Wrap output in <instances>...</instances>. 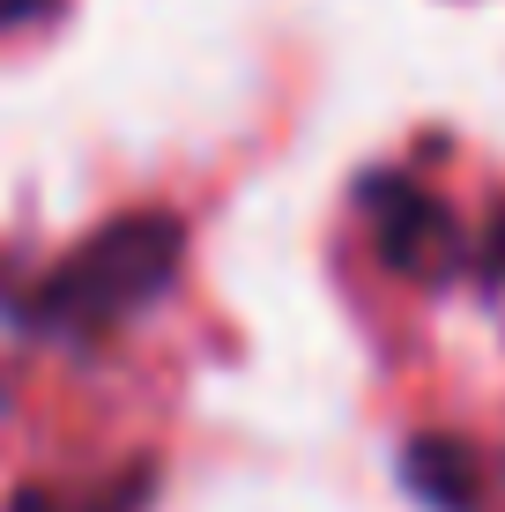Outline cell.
Masks as SVG:
<instances>
[{"instance_id": "1", "label": "cell", "mask_w": 505, "mask_h": 512, "mask_svg": "<svg viewBox=\"0 0 505 512\" xmlns=\"http://www.w3.org/2000/svg\"><path fill=\"white\" fill-rule=\"evenodd\" d=\"M179 260H186V223L171 208H134V216H112L104 231H90L45 275L0 282V312L38 342L97 349L171 290Z\"/></svg>"}, {"instance_id": "2", "label": "cell", "mask_w": 505, "mask_h": 512, "mask_svg": "<svg viewBox=\"0 0 505 512\" xmlns=\"http://www.w3.org/2000/svg\"><path fill=\"white\" fill-rule=\"evenodd\" d=\"M357 208L372 216V245H379V260H387L402 282L439 290V282H454L468 268V231H461V216L431 186L402 179V171H364Z\"/></svg>"}, {"instance_id": "3", "label": "cell", "mask_w": 505, "mask_h": 512, "mask_svg": "<svg viewBox=\"0 0 505 512\" xmlns=\"http://www.w3.org/2000/svg\"><path fill=\"white\" fill-rule=\"evenodd\" d=\"M402 483L431 512H476V498H483V461H476V446H461V438L424 431V438H409V446H402Z\"/></svg>"}, {"instance_id": "4", "label": "cell", "mask_w": 505, "mask_h": 512, "mask_svg": "<svg viewBox=\"0 0 505 512\" xmlns=\"http://www.w3.org/2000/svg\"><path fill=\"white\" fill-rule=\"evenodd\" d=\"M468 268H476V282H483V290H505V201L491 208L483 238H468Z\"/></svg>"}, {"instance_id": "5", "label": "cell", "mask_w": 505, "mask_h": 512, "mask_svg": "<svg viewBox=\"0 0 505 512\" xmlns=\"http://www.w3.org/2000/svg\"><path fill=\"white\" fill-rule=\"evenodd\" d=\"M52 0H0V30H23V23H45Z\"/></svg>"}]
</instances>
